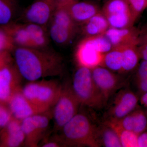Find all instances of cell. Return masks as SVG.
<instances>
[{
    "label": "cell",
    "instance_id": "cell-1",
    "mask_svg": "<svg viewBox=\"0 0 147 147\" xmlns=\"http://www.w3.org/2000/svg\"><path fill=\"white\" fill-rule=\"evenodd\" d=\"M13 52L16 67L29 82L59 76L63 71L61 56L47 48L16 47Z\"/></svg>",
    "mask_w": 147,
    "mask_h": 147
},
{
    "label": "cell",
    "instance_id": "cell-2",
    "mask_svg": "<svg viewBox=\"0 0 147 147\" xmlns=\"http://www.w3.org/2000/svg\"><path fill=\"white\" fill-rule=\"evenodd\" d=\"M60 136L65 146H101L98 127L87 116L78 113L61 129Z\"/></svg>",
    "mask_w": 147,
    "mask_h": 147
},
{
    "label": "cell",
    "instance_id": "cell-3",
    "mask_svg": "<svg viewBox=\"0 0 147 147\" xmlns=\"http://www.w3.org/2000/svg\"><path fill=\"white\" fill-rule=\"evenodd\" d=\"M71 85L81 105L99 110L106 104L104 98L94 81L90 69L78 66Z\"/></svg>",
    "mask_w": 147,
    "mask_h": 147
},
{
    "label": "cell",
    "instance_id": "cell-4",
    "mask_svg": "<svg viewBox=\"0 0 147 147\" xmlns=\"http://www.w3.org/2000/svg\"><path fill=\"white\" fill-rule=\"evenodd\" d=\"M63 86L55 80L30 82L21 89L23 94L34 104L50 110L57 101Z\"/></svg>",
    "mask_w": 147,
    "mask_h": 147
},
{
    "label": "cell",
    "instance_id": "cell-5",
    "mask_svg": "<svg viewBox=\"0 0 147 147\" xmlns=\"http://www.w3.org/2000/svg\"><path fill=\"white\" fill-rule=\"evenodd\" d=\"M80 105V102L74 93L71 84H67L63 86L60 95L53 110L55 130H61L66 124L78 113Z\"/></svg>",
    "mask_w": 147,
    "mask_h": 147
},
{
    "label": "cell",
    "instance_id": "cell-6",
    "mask_svg": "<svg viewBox=\"0 0 147 147\" xmlns=\"http://www.w3.org/2000/svg\"><path fill=\"white\" fill-rule=\"evenodd\" d=\"M50 110L21 121V127L25 136L24 144L26 146H38L53 118V111Z\"/></svg>",
    "mask_w": 147,
    "mask_h": 147
},
{
    "label": "cell",
    "instance_id": "cell-7",
    "mask_svg": "<svg viewBox=\"0 0 147 147\" xmlns=\"http://www.w3.org/2000/svg\"><path fill=\"white\" fill-rule=\"evenodd\" d=\"M57 7L56 0H36L25 9L21 18L25 23L47 27Z\"/></svg>",
    "mask_w": 147,
    "mask_h": 147
},
{
    "label": "cell",
    "instance_id": "cell-8",
    "mask_svg": "<svg viewBox=\"0 0 147 147\" xmlns=\"http://www.w3.org/2000/svg\"><path fill=\"white\" fill-rule=\"evenodd\" d=\"M95 84L107 103L112 94L124 84L120 76L101 66L91 69Z\"/></svg>",
    "mask_w": 147,
    "mask_h": 147
},
{
    "label": "cell",
    "instance_id": "cell-9",
    "mask_svg": "<svg viewBox=\"0 0 147 147\" xmlns=\"http://www.w3.org/2000/svg\"><path fill=\"white\" fill-rule=\"evenodd\" d=\"M139 98L128 89L120 91L116 96L108 110V120H118L126 116L137 108Z\"/></svg>",
    "mask_w": 147,
    "mask_h": 147
},
{
    "label": "cell",
    "instance_id": "cell-10",
    "mask_svg": "<svg viewBox=\"0 0 147 147\" xmlns=\"http://www.w3.org/2000/svg\"><path fill=\"white\" fill-rule=\"evenodd\" d=\"M16 65H9L0 70V100H9L13 95L21 90L23 79Z\"/></svg>",
    "mask_w": 147,
    "mask_h": 147
},
{
    "label": "cell",
    "instance_id": "cell-11",
    "mask_svg": "<svg viewBox=\"0 0 147 147\" xmlns=\"http://www.w3.org/2000/svg\"><path fill=\"white\" fill-rule=\"evenodd\" d=\"M9 105L10 112L14 118L20 121L50 110L38 106L29 100L22 93L21 90L10 98Z\"/></svg>",
    "mask_w": 147,
    "mask_h": 147
},
{
    "label": "cell",
    "instance_id": "cell-12",
    "mask_svg": "<svg viewBox=\"0 0 147 147\" xmlns=\"http://www.w3.org/2000/svg\"><path fill=\"white\" fill-rule=\"evenodd\" d=\"M104 54L93 47L84 38L76 46L75 57L78 66L92 69L102 65Z\"/></svg>",
    "mask_w": 147,
    "mask_h": 147
},
{
    "label": "cell",
    "instance_id": "cell-13",
    "mask_svg": "<svg viewBox=\"0 0 147 147\" xmlns=\"http://www.w3.org/2000/svg\"><path fill=\"white\" fill-rule=\"evenodd\" d=\"M139 30L131 27L117 29L110 27L104 35L113 47H123L131 44L137 45Z\"/></svg>",
    "mask_w": 147,
    "mask_h": 147
},
{
    "label": "cell",
    "instance_id": "cell-14",
    "mask_svg": "<svg viewBox=\"0 0 147 147\" xmlns=\"http://www.w3.org/2000/svg\"><path fill=\"white\" fill-rule=\"evenodd\" d=\"M66 7L76 24H84L101 11L97 5L90 1H78Z\"/></svg>",
    "mask_w": 147,
    "mask_h": 147
},
{
    "label": "cell",
    "instance_id": "cell-15",
    "mask_svg": "<svg viewBox=\"0 0 147 147\" xmlns=\"http://www.w3.org/2000/svg\"><path fill=\"white\" fill-rule=\"evenodd\" d=\"M2 26L13 39L16 47H32L30 35L25 24L11 22Z\"/></svg>",
    "mask_w": 147,
    "mask_h": 147
},
{
    "label": "cell",
    "instance_id": "cell-16",
    "mask_svg": "<svg viewBox=\"0 0 147 147\" xmlns=\"http://www.w3.org/2000/svg\"><path fill=\"white\" fill-rule=\"evenodd\" d=\"M82 25V32L85 37L104 34L110 28L107 18L101 11Z\"/></svg>",
    "mask_w": 147,
    "mask_h": 147
},
{
    "label": "cell",
    "instance_id": "cell-17",
    "mask_svg": "<svg viewBox=\"0 0 147 147\" xmlns=\"http://www.w3.org/2000/svg\"><path fill=\"white\" fill-rule=\"evenodd\" d=\"M30 35L32 48L45 49L49 44L47 27L37 24L24 23Z\"/></svg>",
    "mask_w": 147,
    "mask_h": 147
},
{
    "label": "cell",
    "instance_id": "cell-18",
    "mask_svg": "<svg viewBox=\"0 0 147 147\" xmlns=\"http://www.w3.org/2000/svg\"><path fill=\"white\" fill-rule=\"evenodd\" d=\"M14 119L6 125L5 144L9 147H19L25 143V136L21 127V121Z\"/></svg>",
    "mask_w": 147,
    "mask_h": 147
},
{
    "label": "cell",
    "instance_id": "cell-19",
    "mask_svg": "<svg viewBox=\"0 0 147 147\" xmlns=\"http://www.w3.org/2000/svg\"><path fill=\"white\" fill-rule=\"evenodd\" d=\"M76 31L50 22L48 33L49 36L55 43L60 45H65L73 39Z\"/></svg>",
    "mask_w": 147,
    "mask_h": 147
},
{
    "label": "cell",
    "instance_id": "cell-20",
    "mask_svg": "<svg viewBox=\"0 0 147 147\" xmlns=\"http://www.w3.org/2000/svg\"><path fill=\"white\" fill-rule=\"evenodd\" d=\"M121 47L122 52V73L132 71L137 68L141 59L137 45L131 44Z\"/></svg>",
    "mask_w": 147,
    "mask_h": 147
},
{
    "label": "cell",
    "instance_id": "cell-21",
    "mask_svg": "<svg viewBox=\"0 0 147 147\" xmlns=\"http://www.w3.org/2000/svg\"><path fill=\"white\" fill-rule=\"evenodd\" d=\"M111 71L122 73V52L121 47H113L104 54L102 65Z\"/></svg>",
    "mask_w": 147,
    "mask_h": 147
},
{
    "label": "cell",
    "instance_id": "cell-22",
    "mask_svg": "<svg viewBox=\"0 0 147 147\" xmlns=\"http://www.w3.org/2000/svg\"><path fill=\"white\" fill-rule=\"evenodd\" d=\"M98 136L101 146L122 147L115 131L105 123L98 127Z\"/></svg>",
    "mask_w": 147,
    "mask_h": 147
},
{
    "label": "cell",
    "instance_id": "cell-23",
    "mask_svg": "<svg viewBox=\"0 0 147 147\" xmlns=\"http://www.w3.org/2000/svg\"><path fill=\"white\" fill-rule=\"evenodd\" d=\"M18 8L17 0H0V26L13 22Z\"/></svg>",
    "mask_w": 147,
    "mask_h": 147
},
{
    "label": "cell",
    "instance_id": "cell-24",
    "mask_svg": "<svg viewBox=\"0 0 147 147\" xmlns=\"http://www.w3.org/2000/svg\"><path fill=\"white\" fill-rule=\"evenodd\" d=\"M104 123L111 127L115 131L122 147H138V134L133 131L121 128L108 121H106Z\"/></svg>",
    "mask_w": 147,
    "mask_h": 147
},
{
    "label": "cell",
    "instance_id": "cell-25",
    "mask_svg": "<svg viewBox=\"0 0 147 147\" xmlns=\"http://www.w3.org/2000/svg\"><path fill=\"white\" fill-rule=\"evenodd\" d=\"M101 11L105 17L131 12L127 0H107Z\"/></svg>",
    "mask_w": 147,
    "mask_h": 147
},
{
    "label": "cell",
    "instance_id": "cell-26",
    "mask_svg": "<svg viewBox=\"0 0 147 147\" xmlns=\"http://www.w3.org/2000/svg\"><path fill=\"white\" fill-rule=\"evenodd\" d=\"M105 17L110 27L115 28L122 29L132 27L135 21L131 12L109 15Z\"/></svg>",
    "mask_w": 147,
    "mask_h": 147
},
{
    "label": "cell",
    "instance_id": "cell-27",
    "mask_svg": "<svg viewBox=\"0 0 147 147\" xmlns=\"http://www.w3.org/2000/svg\"><path fill=\"white\" fill-rule=\"evenodd\" d=\"M132 114V131L139 135L147 130V116L142 109L136 108Z\"/></svg>",
    "mask_w": 147,
    "mask_h": 147
},
{
    "label": "cell",
    "instance_id": "cell-28",
    "mask_svg": "<svg viewBox=\"0 0 147 147\" xmlns=\"http://www.w3.org/2000/svg\"><path fill=\"white\" fill-rule=\"evenodd\" d=\"M135 83L139 94L147 92V61L142 60L137 66Z\"/></svg>",
    "mask_w": 147,
    "mask_h": 147
},
{
    "label": "cell",
    "instance_id": "cell-29",
    "mask_svg": "<svg viewBox=\"0 0 147 147\" xmlns=\"http://www.w3.org/2000/svg\"><path fill=\"white\" fill-rule=\"evenodd\" d=\"M85 38L96 50L102 54L108 53L113 48L110 41L104 34L86 37Z\"/></svg>",
    "mask_w": 147,
    "mask_h": 147
},
{
    "label": "cell",
    "instance_id": "cell-30",
    "mask_svg": "<svg viewBox=\"0 0 147 147\" xmlns=\"http://www.w3.org/2000/svg\"><path fill=\"white\" fill-rule=\"evenodd\" d=\"M16 46L12 38L2 26H0V51L13 52Z\"/></svg>",
    "mask_w": 147,
    "mask_h": 147
},
{
    "label": "cell",
    "instance_id": "cell-31",
    "mask_svg": "<svg viewBox=\"0 0 147 147\" xmlns=\"http://www.w3.org/2000/svg\"><path fill=\"white\" fill-rule=\"evenodd\" d=\"M137 47L141 59L147 61V27L139 30Z\"/></svg>",
    "mask_w": 147,
    "mask_h": 147
},
{
    "label": "cell",
    "instance_id": "cell-32",
    "mask_svg": "<svg viewBox=\"0 0 147 147\" xmlns=\"http://www.w3.org/2000/svg\"><path fill=\"white\" fill-rule=\"evenodd\" d=\"M129 8L136 21L139 15L147 7V0H127Z\"/></svg>",
    "mask_w": 147,
    "mask_h": 147
},
{
    "label": "cell",
    "instance_id": "cell-33",
    "mask_svg": "<svg viewBox=\"0 0 147 147\" xmlns=\"http://www.w3.org/2000/svg\"><path fill=\"white\" fill-rule=\"evenodd\" d=\"M11 112H9L4 107L0 105V127H3L10 122Z\"/></svg>",
    "mask_w": 147,
    "mask_h": 147
},
{
    "label": "cell",
    "instance_id": "cell-34",
    "mask_svg": "<svg viewBox=\"0 0 147 147\" xmlns=\"http://www.w3.org/2000/svg\"><path fill=\"white\" fill-rule=\"evenodd\" d=\"M65 146L64 144L62 141L61 137H57L56 139L47 140L42 143L41 147H59Z\"/></svg>",
    "mask_w": 147,
    "mask_h": 147
},
{
    "label": "cell",
    "instance_id": "cell-35",
    "mask_svg": "<svg viewBox=\"0 0 147 147\" xmlns=\"http://www.w3.org/2000/svg\"><path fill=\"white\" fill-rule=\"evenodd\" d=\"M138 147H147V130L138 135Z\"/></svg>",
    "mask_w": 147,
    "mask_h": 147
},
{
    "label": "cell",
    "instance_id": "cell-36",
    "mask_svg": "<svg viewBox=\"0 0 147 147\" xmlns=\"http://www.w3.org/2000/svg\"><path fill=\"white\" fill-rule=\"evenodd\" d=\"M79 0H56L57 7H66Z\"/></svg>",
    "mask_w": 147,
    "mask_h": 147
},
{
    "label": "cell",
    "instance_id": "cell-37",
    "mask_svg": "<svg viewBox=\"0 0 147 147\" xmlns=\"http://www.w3.org/2000/svg\"><path fill=\"white\" fill-rule=\"evenodd\" d=\"M140 101L142 105L147 107V92L141 95Z\"/></svg>",
    "mask_w": 147,
    "mask_h": 147
}]
</instances>
